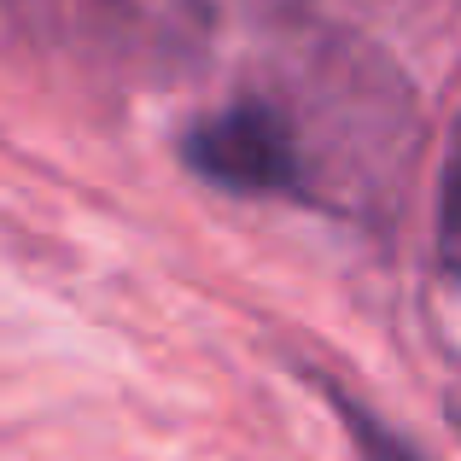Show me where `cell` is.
<instances>
[{
  "mask_svg": "<svg viewBox=\"0 0 461 461\" xmlns=\"http://www.w3.org/2000/svg\"><path fill=\"white\" fill-rule=\"evenodd\" d=\"M41 53L117 88H164L204 65L216 0H0Z\"/></svg>",
  "mask_w": 461,
  "mask_h": 461,
  "instance_id": "1",
  "label": "cell"
},
{
  "mask_svg": "<svg viewBox=\"0 0 461 461\" xmlns=\"http://www.w3.org/2000/svg\"><path fill=\"white\" fill-rule=\"evenodd\" d=\"M187 164L228 193H304L310 169L275 100H240L187 135Z\"/></svg>",
  "mask_w": 461,
  "mask_h": 461,
  "instance_id": "2",
  "label": "cell"
},
{
  "mask_svg": "<svg viewBox=\"0 0 461 461\" xmlns=\"http://www.w3.org/2000/svg\"><path fill=\"white\" fill-rule=\"evenodd\" d=\"M333 403H339V415H345L350 438H357V450L368 456V461H420V456L409 450L403 438H392V432H385L380 420L368 415V409H357V403H350V397H339V392H333Z\"/></svg>",
  "mask_w": 461,
  "mask_h": 461,
  "instance_id": "3",
  "label": "cell"
},
{
  "mask_svg": "<svg viewBox=\"0 0 461 461\" xmlns=\"http://www.w3.org/2000/svg\"><path fill=\"white\" fill-rule=\"evenodd\" d=\"M444 263L461 269V147L450 158V176H444Z\"/></svg>",
  "mask_w": 461,
  "mask_h": 461,
  "instance_id": "4",
  "label": "cell"
},
{
  "mask_svg": "<svg viewBox=\"0 0 461 461\" xmlns=\"http://www.w3.org/2000/svg\"><path fill=\"white\" fill-rule=\"evenodd\" d=\"M246 12H263V18H275V12H293V6H304V0H240Z\"/></svg>",
  "mask_w": 461,
  "mask_h": 461,
  "instance_id": "5",
  "label": "cell"
}]
</instances>
